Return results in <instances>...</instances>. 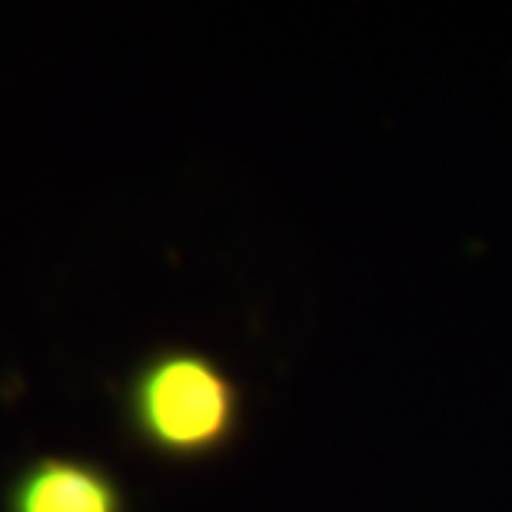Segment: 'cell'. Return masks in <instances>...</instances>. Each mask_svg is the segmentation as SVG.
Masks as SVG:
<instances>
[{
  "mask_svg": "<svg viewBox=\"0 0 512 512\" xmlns=\"http://www.w3.org/2000/svg\"><path fill=\"white\" fill-rule=\"evenodd\" d=\"M133 416L153 446L197 456L233 433L237 393L210 360L170 353L143 370L133 389Z\"/></svg>",
  "mask_w": 512,
  "mask_h": 512,
  "instance_id": "obj_1",
  "label": "cell"
},
{
  "mask_svg": "<svg viewBox=\"0 0 512 512\" xmlns=\"http://www.w3.org/2000/svg\"><path fill=\"white\" fill-rule=\"evenodd\" d=\"M14 512H117V493L90 466L44 463L17 486Z\"/></svg>",
  "mask_w": 512,
  "mask_h": 512,
  "instance_id": "obj_2",
  "label": "cell"
}]
</instances>
